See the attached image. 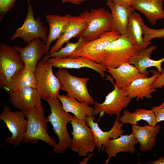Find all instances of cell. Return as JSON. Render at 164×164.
<instances>
[{"label": "cell", "instance_id": "20", "mask_svg": "<svg viewBox=\"0 0 164 164\" xmlns=\"http://www.w3.org/2000/svg\"><path fill=\"white\" fill-rule=\"evenodd\" d=\"M164 0H132L131 6L140 12L149 22L155 26L157 21L164 19L162 7Z\"/></svg>", "mask_w": 164, "mask_h": 164}, {"label": "cell", "instance_id": "35", "mask_svg": "<svg viewBox=\"0 0 164 164\" xmlns=\"http://www.w3.org/2000/svg\"><path fill=\"white\" fill-rule=\"evenodd\" d=\"M114 4L124 6L128 9H133L131 6L132 0H111ZM135 10V9H134Z\"/></svg>", "mask_w": 164, "mask_h": 164}, {"label": "cell", "instance_id": "28", "mask_svg": "<svg viewBox=\"0 0 164 164\" xmlns=\"http://www.w3.org/2000/svg\"><path fill=\"white\" fill-rule=\"evenodd\" d=\"M119 120L123 124L129 123L132 125H137V122L141 120L146 121L149 125L153 126L157 124L155 114L152 109L138 108L133 112L125 110Z\"/></svg>", "mask_w": 164, "mask_h": 164}, {"label": "cell", "instance_id": "26", "mask_svg": "<svg viewBox=\"0 0 164 164\" xmlns=\"http://www.w3.org/2000/svg\"><path fill=\"white\" fill-rule=\"evenodd\" d=\"M106 5L111 12V31H114L120 35H125L129 12L130 10H135L115 4L111 0H106Z\"/></svg>", "mask_w": 164, "mask_h": 164}, {"label": "cell", "instance_id": "18", "mask_svg": "<svg viewBox=\"0 0 164 164\" xmlns=\"http://www.w3.org/2000/svg\"><path fill=\"white\" fill-rule=\"evenodd\" d=\"M150 71L152 73L151 76L136 79L125 88L127 95L132 99L135 98L138 101L143 100L144 97L152 98V93L156 91L155 89L152 88V84L160 73L154 70Z\"/></svg>", "mask_w": 164, "mask_h": 164}, {"label": "cell", "instance_id": "25", "mask_svg": "<svg viewBox=\"0 0 164 164\" xmlns=\"http://www.w3.org/2000/svg\"><path fill=\"white\" fill-rule=\"evenodd\" d=\"M57 97L61 103L62 108L67 112L71 113L87 124V117L94 115L93 108L84 102H79L74 98L59 94Z\"/></svg>", "mask_w": 164, "mask_h": 164}, {"label": "cell", "instance_id": "33", "mask_svg": "<svg viewBox=\"0 0 164 164\" xmlns=\"http://www.w3.org/2000/svg\"><path fill=\"white\" fill-rule=\"evenodd\" d=\"M151 109L153 111L157 123L164 121V97L162 104L158 106H154Z\"/></svg>", "mask_w": 164, "mask_h": 164}, {"label": "cell", "instance_id": "15", "mask_svg": "<svg viewBox=\"0 0 164 164\" xmlns=\"http://www.w3.org/2000/svg\"><path fill=\"white\" fill-rule=\"evenodd\" d=\"M53 67L59 68L79 69L88 68L95 70L104 78L107 68L104 66L85 58L78 56L75 57H52L47 60Z\"/></svg>", "mask_w": 164, "mask_h": 164}, {"label": "cell", "instance_id": "7", "mask_svg": "<svg viewBox=\"0 0 164 164\" xmlns=\"http://www.w3.org/2000/svg\"><path fill=\"white\" fill-rule=\"evenodd\" d=\"M72 125L73 136L71 149L80 156H85L96 148L93 132L86 123L74 115L70 122Z\"/></svg>", "mask_w": 164, "mask_h": 164}, {"label": "cell", "instance_id": "4", "mask_svg": "<svg viewBox=\"0 0 164 164\" xmlns=\"http://www.w3.org/2000/svg\"><path fill=\"white\" fill-rule=\"evenodd\" d=\"M24 68L20 54L10 45L0 43V87L10 95V81L19 70Z\"/></svg>", "mask_w": 164, "mask_h": 164}, {"label": "cell", "instance_id": "10", "mask_svg": "<svg viewBox=\"0 0 164 164\" xmlns=\"http://www.w3.org/2000/svg\"><path fill=\"white\" fill-rule=\"evenodd\" d=\"M0 119L4 122L12 134L10 137H7L5 143L15 147L19 145L27 128L28 121L24 112L12 111L9 106H6L0 114Z\"/></svg>", "mask_w": 164, "mask_h": 164}, {"label": "cell", "instance_id": "14", "mask_svg": "<svg viewBox=\"0 0 164 164\" xmlns=\"http://www.w3.org/2000/svg\"><path fill=\"white\" fill-rule=\"evenodd\" d=\"M94 116L89 117L86 119L87 124L91 129L94 137L96 148L98 152L104 151L105 147L110 139L117 138L122 135L124 131L122 128L123 124L116 118L111 129L108 131H103L97 123L94 122Z\"/></svg>", "mask_w": 164, "mask_h": 164}, {"label": "cell", "instance_id": "3", "mask_svg": "<svg viewBox=\"0 0 164 164\" xmlns=\"http://www.w3.org/2000/svg\"><path fill=\"white\" fill-rule=\"evenodd\" d=\"M139 51L126 35H121L107 47L100 64L107 68H117L129 63L130 59Z\"/></svg>", "mask_w": 164, "mask_h": 164}, {"label": "cell", "instance_id": "27", "mask_svg": "<svg viewBox=\"0 0 164 164\" xmlns=\"http://www.w3.org/2000/svg\"><path fill=\"white\" fill-rule=\"evenodd\" d=\"M70 16V14L64 16L49 14L46 15V20L49 28L46 43V50L48 53L51 43L56 40L60 36L67 24Z\"/></svg>", "mask_w": 164, "mask_h": 164}, {"label": "cell", "instance_id": "17", "mask_svg": "<svg viewBox=\"0 0 164 164\" xmlns=\"http://www.w3.org/2000/svg\"><path fill=\"white\" fill-rule=\"evenodd\" d=\"M88 25L87 19L81 13L78 16L71 15L69 22L61 36L52 46L48 55L55 52L62 48L65 43L73 38L78 37Z\"/></svg>", "mask_w": 164, "mask_h": 164}, {"label": "cell", "instance_id": "13", "mask_svg": "<svg viewBox=\"0 0 164 164\" xmlns=\"http://www.w3.org/2000/svg\"><path fill=\"white\" fill-rule=\"evenodd\" d=\"M13 47L19 53L24 63V68L34 73L38 60L44 54L48 53L46 44L39 38L35 39L24 47L16 45Z\"/></svg>", "mask_w": 164, "mask_h": 164}, {"label": "cell", "instance_id": "32", "mask_svg": "<svg viewBox=\"0 0 164 164\" xmlns=\"http://www.w3.org/2000/svg\"><path fill=\"white\" fill-rule=\"evenodd\" d=\"M17 0H0V21L2 22L4 16L14 7Z\"/></svg>", "mask_w": 164, "mask_h": 164}, {"label": "cell", "instance_id": "30", "mask_svg": "<svg viewBox=\"0 0 164 164\" xmlns=\"http://www.w3.org/2000/svg\"><path fill=\"white\" fill-rule=\"evenodd\" d=\"M87 41L83 37H79L75 43L69 41L66 43L65 46L62 47L57 51L48 55H45L42 60L45 62L52 57H78L84 44Z\"/></svg>", "mask_w": 164, "mask_h": 164}, {"label": "cell", "instance_id": "24", "mask_svg": "<svg viewBox=\"0 0 164 164\" xmlns=\"http://www.w3.org/2000/svg\"><path fill=\"white\" fill-rule=\"evenodd\" d=\"M160 128L159 125L155 126L149 125L143 126L137 125H132V133L139 143L141 151L149 150L155 147L156 138Z\"/></svg>", "mask_w": 164, "mask_h": 164}, {"label": "cell", "instance_id": "8", "mask_svg": "<svg viewBox=\"0 0 164 164\" xmlns=\"http://www.w3.org/2000/svg\"><path fill=\"white\" fill-rule=\"evenodd\" d=\"M28 3V12L22 26L15 30L11 39L13 40L19 37L27 45L35 39L39 38L46 44L47 39L48 28L43 25L39 16L36 19L34 18L32 6L30 0H27Z\"/></svg>", "mask_w": 164, "mask_h": 164}, {"label": "cell", "instance_id": "37", "mask_svg": "<svg viewBox=\"0 0 164 164\" xmlns=\"http://www.w3.org/2000/svg\"><path fill=\"white\" fill-rule=\"evenodd\" d=\"M147 163L153 164H164V157H160L157 160L152 162H148Z\"/></svg>", "mask_w": 164, "mask_h": 164}, {"label": "cell", "instance_id": "12", "mask_svg": "<svg viewBox=\"0 0 164 164\" xmlns=\"http://www.w3.org/2000/svg\"><path fill=\"white\" fill-rule=\"evenodd\" d=\"M120 35L113 31L104 32L96 39L87 41L78 56H81L101 63L103 59L104 52L107 47Z\"/></svg>", "mask_w": 164, "mask_h": 164}, {"label": "cell", "instance_id": "19", "mask_svg": "<svg viewBox=\"0 0 164 164\" xmlns=\"http://www.w3.org/2000/svg\"><path fill=\"white\" fill-rule=\"evenodd\" d=\"M106 71L115 80L114 85L119 88L125 89L134 80L147 77L140 73L134 65L129 63H124L116 68H107Z\"/></svg>", "mask_w": 164, "mask_h": 164}, {"label": "cell", "instance_id": "2", "mask_svg": "<svg viewBox=\"0 0 164 164\" xmlns=\"http://www.w3.org/2000/svg\"><path fill=\"white\" fill-rule=\"evenodd\" d=\"M24 113L28 122L26 132L22 142L36 144L39 140H42L53 147L55 146L56 142L50 137L47 131L49 121L47 117L44 116L43 106L41 105Z\"/></svg>", "mask_w": 164, "mask_h": 164}, {"label": "cell", "instance_id": "5", "mask_svg": "<svg viewBox=\"0 0 164 164\" xmlns=\"http://www.w3.org/2000/svg\"><path fill=\"white\" fill-rule=\"evenodd\" d=\"M61 84V90L67 93V96L84 102L89 105L94 104V98L87 88L88 77H80L70 74L65 69L59 68L55 74Z\"/></svg>", "mask_w": 164, "mask_h": 164}, {"label": "cell", "instance_id": "31", "mask_svg": "<svg viewBox=\"0 0 164 164\" xmlns=\"http://www.w3.org/2000/svg\"><path fill=\"white\" fill-rule=\"evenodd\" d=\"M144 40L149 42L153 39L164 38V28L154 29L149 27L143 22L142 25Z\"/></svg>", "mask_w": 164, "mask_h": 164}, {"label": "cell", "instance_id": "23", "mask_svg": "<svg viewBox=\"0 0 164 164\" xmlns=\"http://www.w3.org/2000/svg\"><path fill=\"white\" fill-rule=\"evenodd\" d=\"M138 143L136 139L132 133L129 135H122L117 138L110 139L104 150L107 155L105 164L107 163L111 157H116L119 152L134 153L135 145Z\"/></svg>", "mask_w": 164, "mask_h": 164}, {"label": "cell", "instance_id": "36", "mask_svg": "<svg viewBox=\"0 0 164 164\" xmlns=\"http://www.w3.org/2000/svg\"><path fill=\"white\" fill-rule=\"evenodd\" d=\"M63 3H69L75 5H79L82 3L85 0H59Z\"/></svg>", "mask_w": 164, "mask_h": 164}, {"label": "cell", "instance_id": "11", "mask_svg": "<svg viewBox=\"0 0 164 164\" xmlns=\"http://www.w3.org/2000/svg\"><path fill=\"white\" fill-rule=\"evenodd\" d=\"M114 88L106 96L101 103L95 102L93 108L94 115L100 113V117L104 114L111 116L115 115L116 118L120 117V113L127 107L132 99L127 94L125 89L119 88L114 84Z\"/></svg>", "mask_w": 164, "mask_h": 164}, {"label": "cell", "instance_id": "34", "mask_svg": "<svg viewBox=\"0 0 164 164\" xmlns=\"http://www.w3.org/2000/svg\"><path fill=\"white\" fill-rule=\"evenodd\" d=\"M164 86V71L160 73L152 85L153 88H161Z\"/></svg>", "mask_w": 164, "mask_h": 164}, {"label": "cell", "instance_id": "6", "mask_svg": "<svg viewBox=\"0 0 164 164\" xmlns=\"http://www.w3.org/2000/svg\"><path fill=\"white\" fill-rule=\"evenodd\" d=\"M87 20L88 25L78 37H82L87 41L98 38L103 33L111 31V13L104 8L85 10L81 13Z\"/></svg>", "mask_w": 164, "mask_h": 164}, {"label": "cell", "instance_id": "1", "mask_svg": "<svg viewBox=\"0 0 164 164\" xmlns=\"http://www.w3.org/2000/svg\"><path fill=\"white\" fill-rule=\"evenodd\" d=\"M43 99L47 102L50 108L51 113L47 118L59 139V142L54 147L53 151L58 154H63L68 148L70 147L71 144L72 139L68 132L67 125L73 116L65 111L57 97Z\"/></svg>", "mask_w": 164, "mask_h": 164}, {"label": "cell", "instance_id": "22", "mask_svg": "<svg viewBox=\"0 0 164 164\" xmlns=\"http://www.w3.org/2000/svg\"><path fill=\"white\" fill-rule=\"evenodd\" d=\"M144 22L139 14L130 10L127 26L125 35L138 48L143 50L151 43L144 41L142 25Z\"/></svg>", "mask_w": 164, "mask_h": 164}, {"label": "cell", "instance_id": "9", "mask_svg": "<svg viewBox=\"0 0 164 164\" xmlns=\"http://www.w3.org/2000/svg\"><path fill=\"white\" fill-rule=\"evenodd\" d=\"M53 67L46 61L38 62L35 74L37 80L36 89L42 98L57 97L61 90L59 79L53 71Z\"/></svg>", "mask_w": 164, "mask_h": 164}, {"label": "cell", "instance_id": "29", "mask_svg": "<svg viewBox=\"0 0 164 164\" xmlns=\"http://www.w3.org/2000/svg\"><path fill=\"white\" fill-rule=\"evenodd\" d=\"M10 85L12 92H16L27 87L36 88L37 80L35 73L24 68L20 69L12 77Z\"/></svg>", "mask_w": 164, "mask_h": 164}, {"label": "cell", "instance_id": "21", "mask_svg": "<svg viewBox=\"0 0 164 164\" xmlns=\"http://www.w3.org/2000/svg\"><path fill=\"white\" fill-rule=\"evenodd\" d=\"M156 48L157 46L155 45L147 47L132 57L129 63L134 65L140 73L147 77L149 76V73L147 69L151 67H156L158 71L161 73L164 71L161 67L162 63L164 62V57L158 60L150 58L153 52Z\"/></svg>", "mask_w": 164, "mask_h": 164}, {"label": "cell", "instance_id": "16", "mask_svg": "<svg viewBox=\"0 0 164 164\" xmlns=\"http://www.w3.org/2000/svg\"><path fill=\"white\" fill-rule=\"evenodd\" d=\"M10 101L13 106L24 112L41 105V97L36 88L25 87L16 92H12Z\"/></svg>", "mask_w": 164, "mask_h": 164}, {"label": "cell", "instance_id": "38", "mask_svg": "<svg viewBox=\"0 0 164 164\" xmlns=\"http://www.w3.org/2000/svg\"><path fill=\"white\" fill-rule=\"evenodd\" d=\"M93 155V153H90L89 154V155L88 157L87 158L85 159H84L82 161H81L80 164H86V163L87 162V159H88L87 161L89 159V158L91 157Z\"/></svg>", "mask_w": 164, "mask_h": 164}]
</instances>
